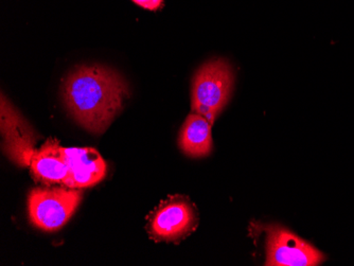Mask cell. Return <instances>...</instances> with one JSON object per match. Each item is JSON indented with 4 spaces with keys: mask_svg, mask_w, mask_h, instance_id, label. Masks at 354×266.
<instances>
[{
    "mask_svg": "<svg viewBox=\"0 0 354 266\" xmlns=\"http://www.w3.org/2000/svg\"><path fill=\"white\" fill-rule=\"evenodd\" d=\"M130 96L127 81L101 65L75 67L63 84V99L75 120L93 134H102Z\"/></svg>",
    "mask_w": 354,
    "mask_h": 266,
    "instance_id": "6da1fadb",
    "label": "cell"
},
{
    "mask_svg": "<svg viewBox=\"0 0 354 266\" xmlns=\"http://www.w3.org/2000/svg\"><path fill=\"white\" fill-rule=\"evenodd\" d=\"M234 84V70L228 61L223 59L207 61L193 77L192 112L202 115L210 124H214L216 117L227 105Z\"/></svg>",
    "mask_w": 354,
    "mask_h": 266,
    "instance_id": "7a4b0ae2",
    "label": "cell"
},
{
    "mask_svg": "<svg viewBox=\"0 0 354 266\" xmlns=\"http://www.w3.org/2000/svg\"><path fill=\"white\" fill-rule=\"evenodd\" d=\"M82 191L69 187H37L28 196L30 222L44 231H55L73 216Z\"/></svg>",
    "mask_w": 354,
    "mask_h": 266,
    "instance_id": "3957f363",
    "label": "cell"
},
{
    "mask_svg": "<svg viewBox=\"0 0 354 266\" xmlns=\"http://www.w3.org/2000/svg\"><path fill=\"white\" fill-rule=\"evenodd\" d=\"M198 222L196 205L187 196H173L149 214L147 230L154 241L178 243L196 229Z\"/></svg>",
    "mask_w": 354,
    "mask_h": 266,
    "instance_id": "277c9868",
    "label": "cell"
},
{
    "mask_svg": "<svg viewBox=\"0 0 354 266\" xmlns=\"http://www.w3.org/2000/svg\"><path fill=\"white\" fill-rule=\"evenodd\" d=\"M266 262L270 266H317L325 254L281 226H266Z\"/></svg>",
    "mask_w": 354,
    "mask_h": 266,
    "instance_id": "5b68a950",
    "label": "cell"
},
{
    "mask_svg": "<svg viewBox=\"0 0 354 266\" xmlns=\"http://www.w3.org/2000/svg\"><path fill=\"white\" fill-rule=\"evenodd\" d=\"M1 134L3 149L10 160L19 166H29L35 151L37 134L3 93H1Z\"/></svg>",
    "mask_w": 354,
    "mask_h": 266,
    "instance_id": "8992f818",
    "label": "cell"
},
{
    "mask_svg": "<svg viewBox=\"0 0 354 266\" xmlns=\"http://www.w3.org/2000/svg\"><path fill=\"white\" fill-rule=\"evenodd\" d=\"M69 174L64 186L82 189L102 182L107 166L100 153L93 148H64Z\"/></svg>",
    "mask_w": 354,
    "mask_h": 266,
    "instance_id": "52a82bcc",
    "label": "cell"
},
{
    "mask_svg": "<svg viewBox=\"0 0 354 266\" xmlns=\"http://www.w3.org/2000/svg\"><path fill=\"white\" fill-rule=\"evenodd\" d=\"M29 167L35 182L64 184L68 178V162L64 148L57 139H48L41 148L35 150Z\"/></svg>",
    "mask_w": 354,
    "mask_h": 266,
    "instance_id": "ba28073f",
    "label": "cell"
},
{
    "mask_svg": "<svg viewBox=\"0 0 354 266\" xmlns=\"http://www.w3.org/2000/svg\"><path fill=\"white\" fill-rule=\"evenodd\" d=\"M178 144L190 158H205L212 151V124L202 115L192 113L183 124Z\"/></svg>",
    "mask_w": 354,
    "mask_h": 266,
    "instance_id": "9c48e42d",
    "label": "cell"
},
{
    "mask_svg": "<svg viewBox=\"0 0 354 266\" xmlns=\"http://www.w3.org/2000/svg\"><path fill=\"white\" fill-rule=\"evenodd\" d=\"M132 1L135 5L149 11H157L162 9L164 6V0H132Z\"/></svg>",
    "mask_w": 354,
    "mask_h": 266,
    "instance_id": "30bf717a",
    "label": "cell"
}]
</instances>
